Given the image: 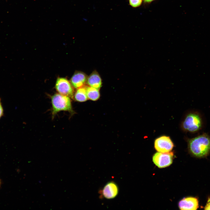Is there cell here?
Wrapping results in <instances>:
<instances>
[{"label":"cell","instance_id":"cell-1","mask_svg":"<svg viewBox=\"0 0 210 210\" xmlns=\"http://www.w3.org/2000/svg\"><path fill=\"white\" fill-rule=\"evenodd\" d=\"M190 154L197 158H204L210 153V136L204 133L188 140Z\"/></svg>","mask_w":210,"mask_h":210},{"label":"cell","instance_id":"cell-2","mask_svg":"<svg viewBox=\"0 0 210 210\" xmlns=\"http://www.w3.org/2000/svg\"><path fill=\"white\" fill-rule=\"evenodd\" d=\"M52 105V115L54 118L59 112L62 111L73 112V109L70 97L59 93H56L51 97Z\"/></svg>","mask_w":210,"mask_h":210},{"label":"cell","instance_id":"cell-3","mask_svg":"<svg viewBox=\"0 0 210 210\" xmlns=\"http://www.w3.org/2000/svg\"><path fill=\"white\" fill-rule=\"evenodd\" d=\"M203 125L202 117L197 112H192L188 114L182 124L184 130L191 133L199 132L202 128Z\"/></svg>","mask_w":210,"mask_h":210},{"label":"cell","instance_id":"cell-4","mask_svg":"<svg viewBox=\"0 0 210 210\" xmlns=\"http://www.w3.org/2000/svg\"><path fill=\"white\" fill-rule=\"evenodd\" d=\"M174 153L172 152L168 153L157 152L153 156L154 163L158 168H162L169 166L173 162Z\"/></svg>","mask_w":210,"mask_h":210},{"label":"cell","instance_id":"cell-5","mask_svg":"<svg viewBox=\"0 0 210 210\" xmlns=\"http://www.w3.org/2000/svg\"><path fill=\"white\" fill-rule=\"evenodd\" d=\"M70 82L66 78L58 77L57 79L55 88L58 93L72 98L74 90Z\"/></svg>","mask_w":210,"mask_h":210},{"label":"cell","instance_id":"cell-6","mask_svg":"<svg viewBox=\"0 0 210 210\" xmlns=\"http://www.w3.org/2000/svg\"><path fill=\"white\" fill-rule=\"evenodd\" d=\"M174 146L172 141L168 136H161L157 138L154 141L155 148L158 152L163 153L170 152Z\"/></svg>","mask_w":210,"mask_h":210},{"label":"cell","instance_id":"cell-7","mask_svg":"<svg viewBox=\"0 0 210 210\" xmlns=\"http://www.w3.org/2000/svg\"><path fill=\"white\" fill-rule=\"evenodd\" d=\"M178 205L180 210H197L199 207V200L196 197H184L179 202Z\"/></svg>","mask_w":210,"mask_h":210},{"label":"cell","instance_id":"cell-8","mask_svg":"<svg viewBox=\"0 0 210 210\" xmlns=\"http://www.w3.org/2000/svg\"><path fill=\"white\" fill-rule=\"evenodd\" d=\"M118 192L119 188L118 186L113 181L107 183L102 191L103 196L108 199L114 198L117 195Z\"/></svg>","mask_w":210,"mask_h":210},{"label":"cell","instance_id":"cell-9","mask_svg":"<svg viewBox=\"0 0 210 210\" xmlns=\"http://www.w3.org/2000/svg\"><path fill=\"white\" fill-rule=\"evenodd\" d=\"M88 77L84 72L76 71L71 78L70 82L73 87L77 89L84 86L86 83Z\"/></svg>","mask_w":210,"mask_h":210},{"label":"cell","instance_id":"cell-10","mask_svg":"<svg viewBox=\"0 0 210 210\" xmlns=\"http://www.w3.org/2000/svg\"><path fill=\"white\" fill-rule=\"evenodd\" d=\"M86 83L88 86L99 90L102 85V80L98 73L93 71L88 77Z\"/></svg>","mask_w":210,"mask_h":210},{"label":"cell","instance_id":"cell-11","mask_svg":"<svg viewBox=\"0 0 210 210\" xmlns=\"http://www.w3.org/2000/svg\"><path fill=\"white\" fill-rule=\"evenodd\" d=\"M75 99L76 101L82 102H84L88 99L87 97L86 86H83L77 89L74 95Z\"/></svg>","mask_w":210,"mask_h":210},{"label":"cell","instance_id":"cell-12","mask_svg":"<svg viewBox=\"0 0 210 210\" xmlns=\"http://www.w3.org/2000/svg\"><path fill=\"white\" fill-rule=\"evenodd\" d=\"M86 93L88 99L92 101L97 100L100 97L99 90L92 87L86 86Z\"/></svg>","mask_w":210,"mask_h":210},{"label":"cell","instance_id":"cell-13","mask_svg":"<svg viewBox=\"0 0 210 210\" xmlns=\"http://www.w3.org/2000/svg\"><path fill=\"white\" fill-rule=\"evenodd\" d=\"M130 5L134 8L138 7L142 4L143 0H128Z\"/></svg>","mask_w":210,"mask_h":210},{"label":"cell","instance_id":"cell-14","mask_svg":"<svg viewBox=\"0 0 210 210\" xmlns=\"http://www.w3.org/2000/svg\"><path fill=\"white\" fill-rule=\"evenodd\" d=\"M204 209L210 210V197H208L206 204L204 207Z\"/></svg>","mask_w":210,"mask_h":210},{"label":"cell","instance_id":"cell-15","mask_svg":"<svg viewBox=\"0 0 210 210\" xmlns=\"http://www.w3.org/2000/svg\"><path fill=\"white\" fill-rule=\"evenodd\" d=\"M4 114V110L0 99V118L2 117Z\"/></svg>","mask_w":210,"mask_h":210},{"label":"cell","instance_id":"cell-16","mask_svg":"<svg viewBox=\"0 0 210 210\" xmlns=\"http://www.w3.org/2000/svg\"><path fill=\"white\" fill-rule=\"evenodd\" d=\"M154 0H143L144 3L147 4L151 3Z\"/></svg>","mask_w":210,"mask_h":210},{"label":"cell","instance_id":"cell-17","mask_svg":"<svg viewBox=\"0 0 210 210\" xmlns=\"http://www.w3.org/2000/svg\"></svg>","mask_w":210,"mask_h":210}]
</instances>
